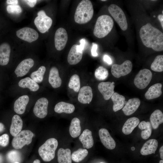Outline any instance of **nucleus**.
<instances>
[{"label": "nucleus", "instance_id": "11", "mask_svg": "<svg viewBox=\"0 0 163 163\" xmlns=\"http://www.w3.org/2000/svg\"><path fill=\"white\" fill-rule=\"evenodd\" d=\"M68 38L67 32L64 28L60 27L57 30L55 34L54 43L57 50L61 51L65 48Z\"/></svg>", "mask_w": 163, "mask_h": 163}, {"label": "nucleus", "instance_id": "46", "mask_svg": "<svg viewBox=\"0 0 163 163\" xmlns=\"http://www.w3.org/2000/svg\"><path fill=\"white\" fill-rule=\"evenodd\" d=\"M7 4L11 5H17L18 4V1L17 0H7L6 1Z\"/></svg>", "mask_w": 163, "mask_h": 163}, {"label": "nucleus", "instance_id": "55", "mask_svg": "<svg viewBox=\"0 0 163 163\" xmlns=\"http://www.w3.org/2000/svg\"><path fill=\"white\" fill-rule=\"evenodd\" d=\"M14 163H20L18 162H15Z\"/></svg>", "mask_w": 163, "mask_h": 163}, {"label": "nucleus", "instance_id": "49", "mask_svg": "<svg viewBox=\"0 0 163 163\" xmlns=\"http://www.w3.org/2000/svg\"><path fill=\"white\" fill-rule=\"evenodd\" d=\"M5 129L4 125L2 123H0V132H3Z\"/></svg>", "mask_w": 163, "mask_h": 163}, {"label": "nucleus", "instance_id": "5", "mask_svg": "<svg viewBox=\"0 0 163 163\" xmlns=\"http://www.w3.org/2000/svg\"><path fill=\"white\" fill-rule=\"evenodd\" d=\"M108 10L121 29L124 31L126 30L128 28L126 18L121 8L115 4H112L109 6Z\"/></svg>", "mask_w": 163, "mask_h": 163}, {"label": "nucleus", "instance_id": "23", "mask_svg": "<svg viewBox=\"0 0 163 163\" xmlns=\"http://www.w3.org/2000/svg\"><path fill=\"white\" fill-rule=\"evenodd\" d=\"M23 124L22 120L19 115H15L13 116L10 129L12 136L15 137L21 132Z\"/></svg>", "mask_w": 163, "mask_h": 163}, {"label": "nucleus", "instance_id": "1", "mask_svg": "<svg viewBox=\"0 0 163 163\" xmlns=\"http://www.w3.org/2000/svg\"><path fill=\"white\" fill-rule=\"evenodd\" d=\"M139 36L143 44L156 51L163 50V34L150 23L142 26L139 30Z\"/></svg>", "mask_w": 163, "mask_h": 163}, {"label": "nucleus", "instance_id": "35", "mask_svg": "<svg viewBox=\"0 0 163 163\" xmlns=\"http://www.w3.org/2000/svg\"><path fill=\"white\" fill-rule=\"evenodd\" d=\"M46 70L44 66L40 67L38 70L32 72L30 75L31 78L37 83H40L42 82L44 75Z\"/></svg>", "mask_w": 163, "mask_h": 163}, {"label": "nucleus", "instance_id": "54", "mask_svg": "<svg viewBox=\"0 0 163 163\" xmlns=\"http://www.w3.org/2000/svg\"><path fill=\"white\" fill-rule=\"evenodd\" d=\"M106 0H101V1H106Z\"/></svg>", "mask_w": 163, "mask_h": 163}, {"label": "nucleus", "instance_id": "51", "mask_svg": "<svg viewBox=\"0 0 163 163\" xmlns=\"http://www.w3.org/2000/svg\"><path fill=\"white\" fill-rule=\"evenodd\" d=\"M33 163H40V160L37 159L35 160Z\"/></svg>", "mask_w": 163, "mask_h": 163}, {"label": "nucleus", "instance_id": "2", "mask_svg": "<svg viewBox=\"0 0 163 163\" xmlns=\"http://www.w3.org/2000/svg\"><path fill=\"white\" fill-rule=\"evenodd\" d=\"M94 12L91 2L89 0H82L76 8L74 15L75 21L79 24H86L91 20Z\"/></svg>", "mask_w": 163, "mask_h": 163}, {"label": "nucleus", "instance_id": "34", "mask_svg": "<svg viewBox=\"0 0 163 163\" xmlns=\"http://www.w3.org/2000/svg\"><path fill=\"white\" fill-rule=\"evenodd\" d=\"M88 154V151L86 149L80 148L72 153V159L75 162H80L86 157Z\"/></svg>", "mask_w": 163, "mask_h": 163}, {"label": "nucleus", "instance_id": "53", "mask_svg": "<svg viewBox=\"0 0 163 163\" xmlns=\"http://www.w3.org/2000/svg\"><path fill=\"white\" fill-rule=\"evenodd\" d=\"M159 163H163V160H160L159 161Z\"/></svg>", "mask_w": 163, "mask_h": 163}, {"label": "nucleus", "instance_id": "28", "mask_svg": "<svg viewBox=\"0 0 163 163\" xmlns=\"http://www.w3.org/2000/svg\"><path fill=\"white\" fill-rule=\"evenodd\" d=\"M18 85L21 88H27L32 91H37L40 88L37 83L29 77L21 80L18 82Z\"/></svg>", "mask_w": 163, "mask_h": 163}, {"label": "nucleus", "instance_id": "18", "mask_svg": "<svg viewBox=\"0 0 163 163\" xmlns=\"http://www.w3.org/2000/svg\"><path fill=\"white\" fill-rule=\"evenodd\" d=\"M29 100V97L27 95H22L17 99L14 103V109L15 112L19 114L24 113Z\"/></svg>", "mask_w": 163, "mask_h": 163}, {"label": "nucleus", "instance_id": "37", "mask_svg": "<svg viewBox=\"0 0 163 163\" xmlns=\"http://www.w3.org/2000/svg\"><path fill=\"white\" fill-rule=\"evenodd\" d=\"M6 158L9 163L20 162L21 159L20 153L16 150H12L9 152L6 155Z\"/></svg>", "mask_w": 163, "mask_h": 163}, {"label": "nucleus", "instance_id": "10", "mask_svg": "<svg viewBox=\"0 0 163 163\" xmlns=\"http://www.w3.org/2000/svg\"><path fill=\"white\" fill-rule=\"evenodd\" d=\"M17 36L19 38L29 43L37 40L39 34L34 29L28 27L22 28L16 31Z\"/></svg>", "mask_w": 163, "mask_h": 163}, {"label": "nucleus", "instance_id": "41", "mask_svg": "<svg viewBox=\"0 0 163 163\" xmlns=\"http://www.w3.org/2000/svg\"><path fill=\"white\" fill-rule=\"evenodd\" d=\"M9 137L7 134H4L0 136V145L5 147L8 144Z\"/></svg>", "mask_w": 163, "mask_h": 163}, {"label": "nucleus", "instance_id": "38", "mask_svg": "<svg viewBox=\"0 0 163 163\" xmlns=\"http://www.w3.org/2000/svg\"><path fill=\"white\" fill-rule=\"evenodd\" d=\"M69 87L76 92L79 91L80 87V80L79 76L74 74L70 78L69 83Z\"/></svg>", "mask_w": 163, "mask_h": 163}, {"label": "nucleus", "instance_id": "29", "mask_svg": "<svg viewBox=\"0 0 163 163\" xmlns=\"http://www.w3.org/2000/svg\"><path fill=\"white\" fill-rule=\"evenodd\" d=\"M57 160L59 163H72L71 151L69 149L60 148L58 150Z\"/></svg>", "mask_w": 163, "mask_h": 163}, {"label": "nucleus", "instance_id": "48", "mask_svg": "<svg viewBox=\"0 0 163 163\" xmlns=\"http://www.w3.org/2000/svg\"><path fill=\"white\" fill-rule=\"evenodd\" d=\"M159 153L160 154V157L163 160V146L161 147L159 150Z\"/></svg>", "mask_w": 163, "mask_h": 163}, {"label": "nucleus", "instance_id": "44", "mask_svg": "<svg viewBox=\"0 0 163 163\" xmlns=\"http://www.w3.org/2000/svg\"><path fill=\"white\" fill-rule=\"evenodd\" d=\"M30 7L33 8L36 4L37 0H23Z\"/></svg>", "mask_w": 163, "mask_h": 163}, {"label": "nucleus", "instance_id": "42", "mask_svg": "<svg viewBox=\"0 0 163 163\" xmlns=\"http://www.w3.org/2000/svg\"><path fill=\"white\" fill-rule=\"evenodd\" d=\"M79 42L80 45H78L77 44V50L78 52H83V50H84L86 40L85 39H82L79 41Z\"/></svg>", "mask_w": 163, "mask_h": 163}, {"label": "nucleus", "instance_id": "13", "mask_svg": "<svg viewBox=\"0 0 163 163\" xmlns=\"http://www.w3.org/2000/svg\"><path fill=\"white\" fill-rule=\"evenodd\" d=\"M34 60L31 58L27 59L22 61L16 68L14 72L18 77L26 75L30 69L34 65Z\"/></svg>", "mask_w": 163, "mask_h": 163}, {"label": "nucleus", "instance_id": "27", "mask_svg": "<svg viewBox=\"0 0 163 163\" xmlns=\"http://www.w3.org/2000/svg\"><path fill=\"white\" fill-rule=\"evenodd\" d=\"M75 110V107L73 104L63 101L57 104L54 109L55 111L59 113H64L70 114L72 113Z\"/></svg>", "mask_w": 163, "mask_h": 163}, {"label": "nucleus", "instance_id": "39", "mask_svg": "<svg viewBox=\"0 0 163 163\" xmlns=\"http://www.w3.org/2000/svg\"><path fill=\"white\" fill-rule=\"evenodd\" d=\"M107 70L104 67L100 66L95 70L94 76L96 78L99 80L105 79L108 75Z\"/></svg>", "mask_w": 163, "mask_h": 163}, {"label": "nucleus", "instance_id": "56", "mask_svg": "<svg viewBox=\"0 0 163 163\" xmlns=\"http://www.w3.org/2000/svg\"></svg>", "mask_w": 163, "mask_h": 163}, {"label": "nucleus", "instance_id": "22", "mask_svg": "<svg viewBox=\"0 0 163 163\" xmlns=\"http://www.w3.org/2000/svg\"><path fill=\"white\" fill-rule=\"evenodd\" d=\"M11 47L7 43H2L0 45V65L5 66L9 62Z\"/></svg>", "mask_w": 163, "mask_h": 163}, {"label": "nucleus", "instance_id": "32", "mask_svg": "<svg viewBox=\"0 0 163 163\" xmlns=\"http://www.w3.org/2000/svg\"><path fill=\"white\" fill-rule=\"evenodd\" d=\"M81 130L80 120L77 117L73 118L69 126V132L70 135L73 138H76L80 135Z\"/></svg>", "mask_w": 163, "mask_h": 163}, {"label": "nucleus", "instance_id": "50", "mask_svg": "<svg viewBox=\"0 0 163 163\" xmlns=\"http://www.w3.org/2000/svg\"><path fill=\"white\" fill-rule=\"evenodd\" d=\"M4 158L2 155L0 154V163H3Z\"/></svg>", "mask_w": 163, "mask_h": 163}, {"label": "nucleus", "instance_id": "19", "mask_svg": "<svg viewBox=\"0 0 163 163\" xmlns=\"http://www.w3.org/2000/svg\"><path fill=\"white\" fill-rule=\"evenodd\" d=\"M48 81L51 86L54 88H58L61 85L62 80L59 77L58 70L56 67L53 66L50 69Z\"/></svg>", "mask_w": 163, "mask_h": 163}, {"label": "nucleus", "instance_id": "3", "mask_svg": "<svg viewBox=\"0 0 163 163\" xmlns=\"http://www.w3.org/2000/svg\"><path fill=\"white\" fill-rule=\"evenodd\" d=\"M113 19L107 15L99 17L95 24L93 34L96 37L101 38L107 35L111 31L113 26Z\"/></svg>", "mask_w": 163, "mask_h": 163}, {"label": "nucleus", "instance_id": "52", "mask_svg": "<svg viewBox=\"0 0 163 163\" xmlns=\"http://www.w3.org/2000/svg\"><path fill=\"white\" fill-rule=\"evenodd\" d=\"M131 149L132 151H134L135 149V148L134 147H132L131 148Z\"/></svg>", "mask_w": 163, "mask_h": 163}, {"label": "nucleus", "instance_id": "8", "mask_svg": "<svg viewBox=\"0 0 163 163\" xmlns=\"http://www.w3.org/2000/svg\"><path fill=\"white\" fill-rule=\"evenodd\" d=\"M152 76V73L149 70L146 69H141L135 78L134 84L138 88L144 89L150 83Z\"/></svg>", "mask_w": 163, "mask_h": 163}, {"label": "nucleus", "instance_id": "16", "mask_svg": "<svg viewBox=\"0 0 163 163\" xmlns=\"http://www.w3.org/2000/svg\"><path fill=\"white\" fill-rule=\"evenodd\" d=\"M92 97V89L90 86H84L80 89L78 96V100L80 103L89 104L91 101Z\"/></svg>", "mask_w": 163, "mask_h": 163}, {"label": "nucleus", "instance_id": "30", "mask_svg": "<svg viewBox=\"0 0 163 163\" xmlns=\"http://www.w3.org/2000/svg\"><path fill=\"white\" fill-rule=\"evenodd\" d=\"M150 119L152 127L156 129L163 122V113L160 110H156L152 113Z\"/></svg>", "mask_w": 163, "mask_h": 163}, {"label": "nucleus", "instance_id": "20", "mask_svg": "<svg viewBox=\"0 0 163 163\" xmlns=\"http://www.w3.org/2000/svg\"><path fill=\"white\" fill-rule=\"evenodd\" d=\"M77 45V44H74L71 47L68 56V62L71 65L78 63L82 58L83 52L77 51L76 49Z\"/></svg>", "mask_w": 163, "mask_h": 163}, {"label": "nucleus", "instance_id": "9", "mask_svg": "<svg viewBox=\"0 0 163 163\" xmlns=\"http://www.w3.org/2000/svg\"><path fill=\"white\" fill-rule=\"evenodd\" d=\"M133 64L130 60H126L121 65L114 64L111 68V71L115 77L119 78L129 74L132 71Z\"/></svg>", "mask_w": 163, "mask_h": 163}, {"label": "nucleus", "instance_id": "31", "mask_svg": "<svg viewBox=\"0 0 163 163\" xmlns=\"http://www.w3.org/2000/svg\"><path fill=\"white\" fill-rule=\"evenodd\" d=\"M113 102V107L114 112H117L122 108L124 104L125 97L117 92H114L111 97Z\"/></svg>", "mask_w": 163, "mask_h": 163}, {"label": "nucleus", "instance_id": "40", "mask_svg": "<svg viewBox=\"0 0 163 163\" xmlns=\"http://www.w3.org/2000/svg\"><path fill=\"white\" fill-rule=\"evenodd\" d=\"M6 9L8 12L10 14H18L22 11L21 7L18 5H8Z\"/></svg>", "mask_w": 163, "mask_h": 163}, {"label": "nucleus", "instance_id": "36", "mask_svg": "<svg viewBox=\"0 0 163 163\" xmlns=\"http://www.w3.org/2000/svg\"><path fill=\"white\" fill-rule=\"evenodd\" d=\"M153 71L161 72L163 71V55H159L156 57L151 66Z\"/></svg>", "mask_w": 163, "mask_h": 163}, {"label": "nucleus", "instance_id": "12", "mask_svg": "<svg viewBox=\"0 0 163 163\" xmlns=\"http://www.w3.org/2000/svg\"><path fill=\"white\" fill-rule=\"evenodd\" d=\"M48 101L47 98L42 97L36 101L33 109L34 115L40 118H43L47 115Z\"/></svg>", "mask_w": 163, "mask_h": 163}, {"label": "nucleus", "instance_id": "14", "mask_svg": "<svg viewBox=\"0 0 163 163\" xmlns=\"http://www.w3.org/2000/svg\"><path fill=\"white\" fill-rule=\"evenodd\" d=\"M99 135L102 143L106 148L111 150L115 148V142L107 129H101L99 131Z\"/></svg>", "mask_w": 163, "mask_h": 163}, {"label": "nucleus", "instance_id": "6", "mask_svg": "<svg viewBox=\"0 0 163 163\" xmlns=\"http://www.w3.org/2000/svg\"><path fill=\"white\" fill-rule=\"evenodd\" d=\"M33 136V133L30 130L21 131L13 138L12 145L16 149H21L25 145H28L31 143Z\"/></svg>", "mask_w": 163, "mask_h": 163}, {"label": "nucleus", "instance_id": "4", "mask_svg": "<svg viewBox=\"0 0 163 163\" xmlns=\"http://www.w3.org/2000/svg\"><path fill=\"white\" fill-rule=\"evenodd\" d=\"M58 145L57 140L54 138H51L39 148V155L43 161H50L54 158Z\"/></svg>", "mask_w": 163, "mask_h": 163}, {"label": "nucleus", "instance_id": "21", "mask_svg": "<svg viewBox=\"0 0 163 163\" xmlns=\"http://www.w3.org/2000/svg\"><path fill=\"white\" fill-rule=\"evenodd\" d=\"M158 146L157 140L154 139H149L143 145L141 149L140 153L144 155L155 154Z\"/></svg>", "mask_w": 163, "mask_h": 163}, {"label": "nucleus", "instance_id": "7", "mask_svg": "<svg viewBox=\"0 0 163 163\" xmlns=\"http://www.w3.org/2000/svg\"><path fill=\"white\" fill-rule=\"evenodd\" d=\"M37 15L34 19V24L40 32L45 33L51 27L52 24V20L46 15L43 10L39 11L37 13Z\"/></svg>", "mask_w": 163, "mask_h": 163}, {"label": "nucleus", "instance_id": "47", "mask_svg": "<svg viewBox=\"0 0 163 163\" xmlns=\"http://www.w3.org/2000/svg\"><path fill=\"white\" fill-rule=\"evenodd\" d=\"M158 18L159 20L162 29H163V14H160L158 16Z\"/></svg>", "mask_w": 163, "mask_h": 163}, {"label": "nucleus", "instance_id": "45", "mask_svg": "<svg viewBox=\"0 0 163 163\" xmlns=\"http://www.w3.org/2000/svg\"><path fill=\"white\" fill-rule=\"evenodd\" d=\"M103 60L104 61L109 65H110L112 64V61L111 59L107 55H105L104 56Z\"/></svg>", "mask_w": 163, "mask_h": 163}, {"label": "nucleus", "instance_id": "15", "mask_svg": "<svg viewBox=\"0 0 163 163\" xmlns=\"http://www.w3.org/2000/svg\"><path fill=\"white\" fill-rule=\"evenodd\" d=\"M114 82H102L99 84L98 89L105 100L109 99L114 93Z\"/></svg>", "mask_w": 163, "mask_h": 163}, {"label": "nucleus", "instance_id": "24", "mask_svg": "<svg viewBox=\"0 0 163 163\" xmlns=\"http://www.w3.org/2000/svg\"><path fill=\"white\" fill-rule=\"evenodd\" d=\"M84 148L87 149L91 148L94 145V140L91 132L89 129L84 130L79 137Z\"/></svg>", "mask_w": 163, "mask_h": 163}, {"label": "nucleus", "instance_id": "43", "mask_svg": "<svg viewBox=\"0 0 163 163\" xmlns=\"http://www.w3.org/2000/svg\"><path fill=\"white\" fill-rule=\"evenodd\" d=\"M97 44L93 43V45L91 50V54L93 56H97L98 54L97 52Z\"/></svg>", "mask_w": 163, "mask_h": 163}, {"label": "nucleus", "instance_id": "25", "mask_svg": "<svg viewBox=\"0 0 163 163\" xmlns=\"http://www.w3.org/2000/svg\"><path fill=\"white\" fill-rule=\"evenodd\" d=\"M162 84L160 83L155 84L148 89L145 94V98L151 100L160 97L161 94Z\"/></svg>", "mask_w": 163, "mask_h": 163}, {"label": "nucleus", "instance_id": "17", "mask_svg": "<svg viewBox=\"0 0 163 163\" xmlns=\"http://www.w3.org/2000/svg\"><path fill=\"white\" fill-rule=\"evenodd\" d=\"M140 104V99L138 98H134L129 99L122 110L124 114L129 116L134 113L137 109Z\"/></svg>", "mask_w": 163, "mask_h": 163}, {"label": "nucleus", "instance_id": "26", "mask_svg": "<svg viewBox=\"0 0 163 163\" xmlns=\"http://www.w3.org/2000/svg\"><path fill=\"white\" fill-rule=\"evenodd\" d=\"M139 123V120L136 117L129 118L123 125L122 129L123 133L125 135L129 134Z\"/></svg>", "mask_w": 163, "mask_h": 163}, {"label": "nucleus", "instance_id": "33", "mask_svg": "<svg viewBox=\"0 0 163 163\" xmlns=\"http://www.w3.org/2000/svg\"><path fill=\"white\" fill-rule=\"evenodd\" d=\"M139 129L142 130L141 133V136L144 139L149 138L151 135L152 127L150 122L141 121L138 124Z\"/></svg>", "mask_w": 163, "mask_h": 163}]
</instances>
